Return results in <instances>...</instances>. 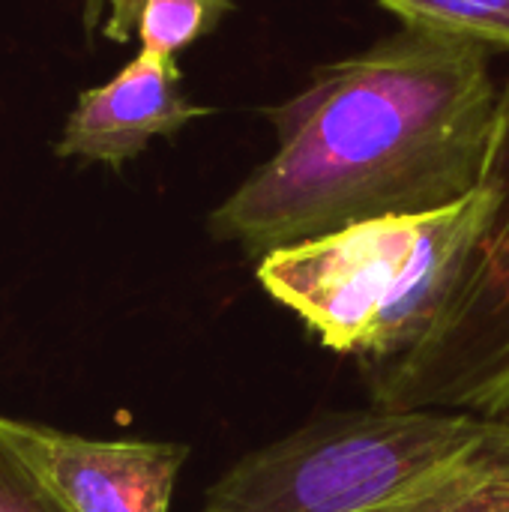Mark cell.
<instances>
[{"instance_id":"obj_4","label":"cell","mask_w":509,"mask_h":512,"mask_svg":"<svg viewBox=\"0 0 509 512\" xmlns=\"http://www.w3.org/2000/svg\"><path fill=\"white\" fill-rule=\"evenodd\" d=\"M483 186L495 210L444 315L414 351L369 369L378 408L480 417L509 411V81L498 99Z\"/></svg>"},{"instance_id":"obj_8","label":"cell","mask_w":509,"mask_h":512,"mask_svg":"<svg viewBox=\"0 0 509 512\" xmlns=\"http://www.w3.org/2000/svg\"><path fill=\"white\" fill-rule=\"evenodd\" d=\"M108 15L102 18V36L111 42H141V51L177 57L198 39L210 36L234 0H102Z\"/></svg>"},{"instance_id":"obj_11","label":"cell","mask_w":509,"mask_h":512,"mask_svg":"<svg viewBox=\"0 0 509 512\" xmlns=\"http://www.w3.org/2000/svg\"><path fill=\"white\" fill-rule=\"evenodd\" d=\"M99 9H102V0H84V18H87V27H93L99 21Z\"/></svg>"},{"instance_id":"obj_9","label":"cell","mask_w":509,"mask_h":512,"mask_svg":"<svg viewBox=\"0 0 509 512\" xmlns=\"http://www.w3.org/2000/svg\"><path fill=\"white\" fill-rule=\"evenodd\" d=\"M408 27L450 33L509 51V0H378Z\"/></svg>"},{"instance_id":"obj_1","label":"cell","mask_w":509,"mask_h":512,"mask_svg":"<svg viewBox=\"0 0 509 512\" xmlns=\"http://www.w3.org/2000/svg\"><path fill=\"white\" fill-rule=\"evenodd\" d=\"M498 99L489 48L405 24L267 111L279 147L210 213V234L261 261L459 204L483 189Z\"/></svg>"},{"instance_id":"obj_6","label":"cell","mask_w":509,"mask_h":512,"mask_svg":"<svg viewBox=\"0 0 509 512\" xmlns=\"http://www.w3.org/2000/svg\"><path fill=\"white\" fill-rule=\"evenodd\" d=\"M210 114L186 99L177 57L138 51L108 84L78 96L54 153L120 168L144 153L159 135H174L195 117Z\"/></svg>"},{"instance_id":"obj_5","label":"cell","mask_w":509,"mask_h":512,"mask_svg":"<svg viewBox=\"0 0 509 512\" xmlns=\"http://www.w3.org/2000/svg\"><path fill=\"white\" fill-rule=\"evenodd\" d=\"M12 432L75 512H168L189 456L171 441H99L24 420Z\"/></svg>"},{"instance_id":"obj_10","label":"cell","mask_w":509,"mask_h":512,"mask_svg":"<svg viewBox=\"0 0 509 512\" xmlns=\"http://www.w3.org/2000/svg\"><path fill=\"white\" fill-rule=\"evenodd\" d=\"M0 512H75L24 453L12 417L0 414Z\"/></svg>"},{"instance_id":"obj_3","label":"cell","mask_w":509,"mask_h":512,"mask_svg":"<svg viewBox=\"0 0 509 512\" xmlns=\"http://www.w3.org/2000/svg\"><path fill=\"white\" fill-rule=\"evenodd\" d=\"M492 417L411 408L312 420L222 474L201 512H387Z\"/></svg>"},{"instance_id":"obj_2","label":"cell","mask_w":509,"mask_h":512,"mask_svg":"<svg viewBox=\"0 0 509 512\" xmlns=\"http://www.w3.org/2000/svg\"><path fill=\"white\" fill-rule=\"evenodd\" d=\"M495 198L483 186L444 210L384 216L270 252L264 291L297 312L324 348L378 369L414 351L468 273Z\"/></svg>"},{"instance_id":"obj_7","label":"cell","mask_w":509,"mask_h":512,"mask_svg":"<svg viewBox=\"0 0 509 512\" xmlns=\"http://www.w3.org/2000/svg\"><path fill=\"white\" fill-rule=\"evenodd\" d=\"M387 512H509L507 417H492L480 438Z\"/></svg>"}]
</instances>
